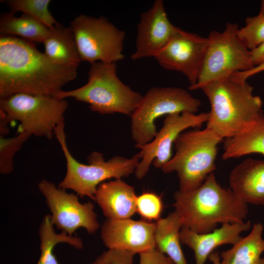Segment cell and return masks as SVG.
<instances>
[{"instance_id":"cell-1","label":"cell","mask_w":264,"mask_h":264,"mask_svg":"<svg viewBox=\"0 0 264 264\" xmlns=\"http://www.w3.org/2000/svg\"><path fill=\"white\" fill-rule=\"evenodd\" d=\"M77 66L57 64L31 42L0 37V98L17 93L53 95L75 79Z\"/></svg>"},{"instance_id":"cell-2","label":"cell","mask_w":264,"mask_h":264,"mask_svg":"<svg viewBox=\"0 0 264 264\" xmlns=\"http://www.w3.org/2000/svg\"><path fill=\"white\" fill-rule=\"evenodd\" d=\"M174 198L173 206L182 226L198 234L211 232L218 224L242 222L248 214L247 204L230 188L222 187L214 173L198 188L176 191Z\"/></svg>"},{"instance_id":"cell-3","label":"cell","mask_w":264,"mask_h":264,"mask_svg":"<svg viewBox=\"0 0 264 264\" xmlns=\"http://www.w3.org/2000/svg\"><path fill=\"white\" fill-rule=\"evenodd\" d=\"M200 89L210 105L206 128L223 140L243 133L264 116L262 100L254 95L253 88L247 81L230 76Z\"/></svg>"},{"instance_id":"cell-4","label":"cell","mask_w":264,"mask_h":264,"mask_svg":"<svg viewBox=\"0 0 264 264\" xmlns=\"http://www.w3.org/2000/svg\"><path fill=\"white\" fill-rule=\"evenodd\" d=\"M52 96L73 98L88 104L91 111L102 114L119 113L130 116L143 96L119 79L115 63L101 62L90 64L85 85L71 90L62 89Z\"/></svg>"},{"instance_id":"cell-5","label":"cell","mask_w":264,"mask_h":264,"mask_svg":"<svg viewBox=\"0 0 264 264\" xmlns=\"http://www.w3.org/2000/svg\"><path fill=\"white\" fill-rule=\"evenodd\" d=\"M65 126L63 121L54 130L66 162V173L59 188L72 190L81 198L87 197L94 200L95 192L101 183L112 178L121 179L134 173L140 161L136 154L130 158L116 155L106 161L102 153L94 151L88 157V164L78 161L67 148Z\"/></svg>"},{"instance_id":"cell-6","label":"cell","mask_w":264,"mask_h":264,"mask_svg":"<svg viewBox=\"0 0 264 264\" xmlns=\"http://www.w3.org/2000/svg\"><path fill=\"white\" fill-rule=\"evenodd\" d=\"M222 140L207 128L183 132L174 143L175 155L161 169L164 173H176L179 190H193L216 170L218 145Z\"/></svg>"},{"instance_id":"cell-7","label":"cell","mask_w":264,"mask_h":264,"mask_svg":"<svg viewBox=\"0 0 264 264\" xmlns=\"http://www.w3.org/2000/svg\"><path fill=\"white\" fill-rule=\"evenodd\" d=\"M200 100L178 87H153L142 96L131 115V132L135 147L153 140L157 132L155 121L169 114L189 112L196 113Z\"/></svg>"},{"instance_id":"cell-8","label":"cell","mask_w":264,"mask_h":264,"mask_svg":"<svg viewBox=\"0 0 264 264\" xmlns=\"http://www.w3.org/2000/svg\"><path fill=\"white\" fill-rule=\"evenodd\" d=\"M237 23L228 22L222 32L212 31L201 70L196 85L200 89L210 83L230 77L253 68L250 50L239 38Z\"/></svg>"},{"instance_id":"cell-9","label":"cell","mask_w":264,"mask_h":264,"mask_svg":"<svg viewBox=\"0 0 264 264\" xmlns=\"http://www.w3.org/2000/svg\"><path fill=\"white\" fill-rule=\"evenodd\" d=\"M68 103L52 95L17 93L0 98V110L8 119L20 122L21 131L51 139L57 126L65 120Z\"/></svg>"},{"instance_id":"cell-10","label":"cell","mask_w":264,"mask_h":264,"mask_svg":"<svg viewBox=\"0 0 264 264\" xmlns=\"http://www.w3.org/2000/svg\"><path fill=\"white\" fill-rule=\"evenodd\" d=\"M82 61L90 64L101 62L116 63L124 58L125 32L104 16L80 14L70 23Z\"/></svg>"},{"instance_id":"cell-11","label":"cell","mask_w":264,"mask_h":264,"mask_svg":"<svg viewBox=\"0 0 264 264\" xmlns=\"http://www.w3.org/2000/svg\"><path fill=\"white\" fill-rule=\"evenodd\" d=\"M38 189L45 198L52 223L58 229L72 236L79 228L90 234L99 228L94 206L90 201L81 203L77 194L68 193L46 179L40 182Z\"/></svg>"},{"instance_id":"cell-12","label":"cell","mask_w":264,"mask_h":264,"mask_svg":"<svg viewBox=\"0 0 264 264\" xmlns=\"http://www.w3.org/2000/svg\"><path fill=\"white\" fill-rule=\"evenodd\" d=\"M208 117V112L197 114L183 112L166 115L163 126L153 140L144 145L135 147L140 149L136 154L140 161L134 171L135 177L142 179L152 163L161 169L173 156V145L178 136L188 128H200L207 122Z\"/></svg>"},{"instance_id":"cell-13","label":"cell","mask_w":264,"mask_h":264,"mask_svg":"<svg viewBox=\"0 0 264 264\" xmlns=\"http://www.w3.org/2000/svg\"><path fill=\"white\" fill-rule=\"evenodd\" d=\"M208 44L207 37L177 27L154 59L164 69L179 72L187 78L191 89L197 84Z\"/></svg>"},{"instance_id":"cell-14","label":"cell","mask_w":264,"mask_h":264,"mask_svg":"<svg viewBox=\"0 0 264 264\" xmlns=\"http://www.w3.org/2000/svg\"><path fill=\"white\" fill-rule=\"evenodd\" d=\"M155 223L143 219H107L101 226V237L108 249L140 254L155 248Z\"/></svg>"},{"instance_id":"cell-15","label":"cell","mask_w":264,"mask_h":264,"mask_svg":"<svg viewBox=\"0 0 264 264\" xmlns=\"http://www.w3.org/2000/svg\"><path fill=\"white\" fill-rule=\"evenodd\" d=\"M177 27L170 22L163 0H155L152 7L140 15L135 50L131 58L137 60L154 58L170 41Z\"/></svg>"},{"instance_id":"cell-16","label":"cell","mask_w":264,"mask_h":264,"mask_svg":"<svg viewBox=\"0 0 264 264\" xmlns=\"http://www.w3.org/2000/svg\"><path fill=\"white\" fill-rule=\"evenodd\" d=\"M251 228L249 220L240 223H224L211 232L198 234L182 226L179 233L181 244L194 252L196 264H205L217 247L223 244L233 245L242 237L241 234Z\"/></svg>"},{"instance_id":"cell-17","label":"cell","mask_w":264,"mask_h":264,"mask_svg":"<svg viewBox=\"0 0 264 264\" xmlns=\"http://www.w3.org/2000/svg\"><path fill=\"white\" fill-rule=\"evenodd\" d=\"M229 188L246 204L264 205V160L247 158L231 171Z\"/></svg>"},{"instance_id":"cell-18","label":"cell","mask_w":264,"mask_h":264,"mask_svg":"<svg viewBox=\"0 0 264 264\" xmlns=\"http://www.w3.org/2000/svg\"><path fill=\"white\" fill-rule=\"evenodd\" d=\"M134 188L121 179L104 182L97 187L94 200L108 219L131 218L136 211Z\"/></svg>"},{"instance_id":"cell-19","label":"cell","mask_w":264,"mask_h":264,"mask_svg":"<svg viewBox=\"0 0 264 264\" xmlns=\"http://www.w3.org/2000/svg\"><path fill=\"white\" fill-rule=\"evenodd\" d=\"M43 44L44 54L57 64L78 67L82 61L70 27H66L58 22L50 29Z\"/></svg>"},{"instance_id":"cell-20","label":"cell","mask_w":264,"mask_h":264,"mask_svg":"<svg viewBox=\"0 0 264 264\" xmlns=\"http://www.w3.org/2000/svg\"><path fill=\"white\" fill-rule=\"evenodd\" d=\"M155 223V248L175 264H188L180 245L179 233L182 223L177 213L174 210Z\"/></svg>"},{"instance_id":"cell-21","label":"cell","mask_w":264,"mask_h":264,"mask_svg":"<svg viewBox=\"0 0 264 264\" xmlns=\"http://www.w3.org/2000/svg\"><path fill=\"white\" fill-rule=\"evenodd\" d=\"M264 226L255 223L250 232L220 254V264H259L264 252Z\"/></svg>"},{"instance_id":"cell-22","label":"cell","mask_w":264,"mask_h":264,"mask_svg":"<svg viewBox=\"0 0 264 264\" xmlns=\"http://www.w3.org/2000/svg\"><path fill=\"white\" fill-rule=\"evenodd\" d=\"M50 32V29L43 23L22 14L20 17L12 12L3 13L0 18V35L16 36L37 43H43Z\"/></svg>"},{"instance_id":"cell-23","label":"cell","mask_w":264,"mask_h":264,"mask_svg":"<svg viewBox=\"0 0 264 264\" xmlns=\"http://www.w3.org/2000/svg\"><path fill=\"white\" fill-rule=\"evenodd\" d=\"M223 159L237 158L252 154L264 156V116L249 130L223 142Z\"/></svg>"},{"instance_id":"cell-24","label":"cell","mask_w":264,"mask_h":264,"mask_svg":"<svg viewBox=\"0 0 264 264\" xmlns=\"http://www.w3.org/2000/svg\"><path fill=\"white\" fill-rule=\"evenodd\" d=\"M53 226L50 215L44 216L39 228L41 255L36 264H60L53 253L58 243H66L79 250L84 246L80 238L69 236L63 231L56 233Z\"/></svg>"},{"instance_id":"cell-25","label":"cell","mask_w":264,"mask_h":264,"mask_svg":"<svg viewBox=\"0 0 264 264\" xmlns=\"http://www.w3.org/2000/svg\"><path fill=\"white\" fill-rule=\"evenodd\" d=\"M50 0H9L6 3L15 14L22 12L39 21L49 29L58 22L50 12L48 7Z\"/></svg>"},{"instance_id":"cell-26","label":"cell","mask_w":264,"mask_h":264,"mask_svg":"<svg viewBox=\"0 0 264 264\" xmlns=\"http://www.w3.org/2000/svg\"><path fill=\"white\" fill-rule=\"evenodd\" d=\"M237 35L250 51L264 42V0L261 2L259 14L247 17L245 25L239 28Z\"/></svg>"},{"instance_id":"cell-27","label":"cell","mask_w":264,"mask_h":264,"mask_svg":"<svg viewBox=\"0 0 264 264\" xmlns=\"http://www.w3.org/2000/svg\"><path fill=\"white\" fill-rule=\"evenodd\" d=\"M31 136L25 131H21L13 137L0 136V172L2 174L8 175L13 172L15 154Z\"/></svg>"},{"instance_id":"cell-28","label":"cell","mask_w":264,"mask_h":264,"mask_svg":"<svg viewBox=\"0 0 264 264\" xmlns=\"http://www.w3.org/2000/svg\"><path fill=\"white\" fill-rule=\"evenodd\" d=\"M163 203L160 196L153 192H144L137 197L136 211L143 220L152 221L160 219Z\"/></svg>"},{"instance_id":"cell-29","label":"cell","mask_w":264,"mask_h":264,"mask_svg":"<svg viewBox=\"0 0 264 264\" xmlns=\"http://www.w3.org/2000/svg\"><path fill=\"white\" fill-rule=\"evenodd\" d=\"M134 255L129 251L108 249L90 264H133Z\"/></svg>"},{"instance_id":"cell-30","label":"cell","mask_w":264,"mask_h":264,"mask_svg":"<svg viewBox=\"0 0 264 264\" xmlns=\"http://www.w3.org/2000/svg\"><path fill=\"white\" fill-rule=\"evenodd\" d=\"M139 264H175L167 255L156 248L139 254Z\"/></svg>"},{"instance_id":"cell-31","label":"cell","mask_w":264,"mask_h":264,"mask_svg":"<svg viewBox=\"0 0 264 264\" xmlns=\"http://www.w3.org/2000/svg\"><path fill=\"white\" fill-rule=\"evenodd\" d=\"M263 71H264V63L254 66L249 70L235 73L231 76L239 80L247 81L248 78Z\"/></svg>"},{"instance_id":"cell-32","label":"cell","mask_w":264,"mask_h":264,"mask_svg":"<svg viewBox=\"0 0 264 264\" xmlns=\"http://www.w3.org/2000/svg\"><path fill=\"white\" fill-rule=\"evenodd\" d=\"M252 64L254 66L264 63V42L250 51Z\"/></svg>"},{"instance_id":"cell-33","label":"cell","mask_w":264,"mask_h":264,"mask_svg":"<svg viewBox=\"0 0 264 264\" xmlns=\"http://www.w3.org/2000/svg\"><path fill=\"white\" fill-rule=\"evenodd\" d=\"M10 122L5 112L0 110V136H5L9 132L8 124Z\"/></svg>"},{"instance_id":"cell-34","label":"cell","mask_w":264,"mask_h":264,"mask_svg":"<svg viewBox=\"0 0 264 264\" xmlns=\"http://www.w3.org/2000/svg\"><path fill=\"white\" fill-rule=\"evenodd\" d=\"M208 259L213 264H220V257L219 253L217 252H213L211 253Z\"/></svg>"},{"instance_id":"cell-35","label":"cell","mask_w":264,"mask_h":264,"mask_svg":"<svg viewBox=\"0 0 264 264\" xmlns=\"http://www.w3.org/2000/svg\"><path fill=\"white\" fill-rule=\"evenodd\" d=\"M259 264H264V257H261Z\"/></svg>"}]
</instances>
